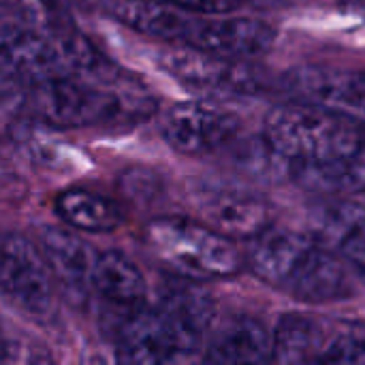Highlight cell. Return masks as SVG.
Instances as JSON below:
<instances>
[{
  "instance_id": "obj_1",
  "label": "cell",
  "mask_w": 365,
  "mask_h": 365,
  "mask_svg": "<svg viewBox=\"0 0 365 365\" xmlns=\"http://www.w3.org/2000/svg\"><path fill=\"white\" fill-rule=\"evenodd\" d=\"M246 263L259 280L304 304L353 295V269L314 233L272 225L252 240Z\"/></svg>"
},
{
  "instance_id": "obj_2",
  "label": "cell",
  "mask_w": 365,
  "mask_h": 365,
  "mask_svg": "<svg viewBox=\"0 0 365 365\" xmlns=\"http://www.w3.org/2000/svg\"><path fill=\"white\" fill-rule=\"evenodd\" d=\"M113 15L128 28L167 43H182L199 51L231 60L263 56L276 43V28L255 17H231L229 13H197L150 0H120Z\"/></svg>"
},
{
  "instance_id": "obj_3",
  "label": "cell",
  "mask_w": 365,
  "mask_h": 365,
  "mask_svg": "<svg viewBox=\"0 0 365 365\" xmlns=\"http://www.w3.org/2000/svg\"><path fill=\"white\" fill-rule=\"evenodd\" d=\"M26 105L34 118L58 128L103 126L143 118L152 101L122 71L109 75H58L26 88Z\"/></svg>"
},
{
  "instance_id": "obj_4",
  "label": "cell",
  "mask_w": 365,
  "mask_h": 365,
  "mask_svg": "<svg viewBox=\"0 0 365 365\" xmlns=\"http://www.w3.org/2000/svg\"><path fill=\"white\" fill-rule=\"evenodd\" d=\"M361 122L323 107L293 103L267 113L261 141L287 178L299 169L321 167L365 143Z\"/></svg>"
},
{
  "instance_id": "obj_5",
  "label": "cell",
  "mask_w": 365,
  "mask_h": 365,
  "mask_svg": "<svg viewBox=\"0 0 365 365\" xmlns=\"http://www.w3.org/2000/svg\"><path fill=\"white\" fill-rule=\"evenodd\" d=\"M148 242L173 272L199 282L235 276L244 263L233 237L203 220L156 218L148 225Z\"/></svg>"
},
{
  "instance_id": "obj_6",
  "label": "cell",
  "mask_w": 365,
  "mask_h": 365,
  "mask_svg": "<svg viewBox=\"0 0 365 365\" xmlns=\"http://www.w3.org/2000/svg\"><path fill=\"white\" fill-rule=\"evenodd\" d=\"M203 336L188 329L160 304L133 308L118 331V359L124 364H175L190 359Z\"/></svg>"
},
{
  "instance_id": "obj_7",
  "label": "cell",
  "mask_w": 365,
  "mask_h": 365,
  "mask_svg": "<svg viewBox=\"0 0 365 365\" xmlns=\"http://www.w3.org/2000/svg\"><path fill=\"white\" fill-rule=\"evenodd\" d=\"M53 272L38 248L17 233L2 240L0 287L4 297L34 321H47L56 312Z\"/></svg>"
},
{
  "instance_id": "obj_8",
  "label": "cell",
  "mask_w": 365,
  "mask_h": 365,
  "mask_svg": "<svg viewBox=\"0 0 365 365\" xmlns=\"http://www.w3.org/2000/svg\"><path fill=\"white\" fill-rule=\"evenodd\" d=\"M158 64L180 86L205 94L246 96L263 90V75L248 60H231L192 47L158 53Z\"/></svg>"
},
{
  "instance_id": "obj_9",
  "label": "cell",
  "mask_w": 365,
  "mask_h": 365,
  "mask_svg": "<svg viewBox=\"0 0 365 365\" xmlns=\"http://www.w3.org/2000/svg\"><path fill=\"white\" fill-rule=\"evenodd\" d=\"M242 130V120L212 103V101H184L171 107L165 115L160 133L167 145L184 156H205L222 150Z\"/></svg>"
},
{
  "instance_id": "obj_10",
  "label": "cell",
  "mask_w": 365,
  "mask_h": 365,
  "mask_svg": "<svg viewBox=\"0 0 365 365\" xmlns=\"http://www.w3.org/2000/svg\"><path fill=\"white\" fill-rule=\"evenodd\" d=\"M282 83L297 103L323 107L365 124V71L302 66L289 71Z\"/></svg>"
},
{
  "instance_id": "obj_11",
  "label": "cell",
  "mask_w": 365,
  "mask_h": 365,
  "mask_svg": "<svg viewBox=\"0 0 365 365\" xmlns=\"http://www.w3.org/2000/svg\"><path fill=\"white\" fill-rule=\"evenodd\" d=\"M199 210L203 222L233 240H255L274 225V210L263 197L235 188L203 192Z\"/></svg>"
},
{
  "instance_id": "obj_12",
  "label": "cell",
  "mask_w": 365,
  "mask_h": 365,
  "mask_svg": "<svg viewBox=\"0 0 365 365\" xmlns=\"http://www.w3.org/2000/svg\"><path fill=\"white\" fill-rule=\"evenodd\" d=\"M38 248L43 250L56 280L73 293L92 291V276L98 259L86 240H81L71 229L43 227L38 231Z\"/></svg>"
},
{
  "instance_id": "obj_13",
  "label": "cell",
  "mask_w": 365,
  "mask_h": 365,
  "mask_svg": "<svg viewBox=\"0 0 365 365\" xmlns=\"http://www.w3.org/2000/svg\"><path fill=\"white\" fill-rule=\"evenodd\" d=\"M314 235L336 250L365 282V205L334 201L317 210Z\"/></svg>"
},
{
  "instance_id": "obj_14",
  "label": "cell",
  "mask_w": 365,
  "mask_h": 365,
  "mask_svg": "<svg viewBox=\"0 0 365 365\" xmlns=\"http://www.w3.org/2000/svg\"><path fill=\"white\" fill-rule=\"evenodd\" d=\"M210 364H261L274 361V334L255 319L229 323L207 346Z\"/></svg>"
},
{
  "instance_id": "obj_15",
  "label": "cell",
  "mask_w": 365,
  "mask_h": 365,
  "mask_svg": "<svg viewBox=\"0 0 365 365\" xmlns=\"http://www.w3.org/2000/svg\"><path fill=\"white\" fill-rule=\"evenodd\" d=\"M92 291H96L105 302L133 310L143 306L145 297V278L141 269L122 252L105 250L98 252L94 276H92Z\"/></svg>"
},
{
  "instance_id": "obj_16",
  "label": "cell",
  "mask_w": 365,
  "mask_h": 365,
  "mask_svg": "<svg viewBox=\"0 0 365 365\" xmlns=\"http://www.w3.org/2000/svg\"><path fill=\"white\" fill-rule=\"evenodd\" d=\"M56 216L71 229L86 233H107L122 222L120 207L92 190L66 188L53 199Z\"/></svg>"
},
{
  "instance_id": "obj_17",
  "label": "cell",
  "mask_w": 365,
  "mask_h": 365,
  "mask_svg": "<svg viewBox=\"0 0 365 365\" xmlns=\"http://www.w3.org/2000/svg\"><path fill=\"white\" fill-rule=\"evenodd\" d=\"M299 188L317 195H359L365 192V143L334 163L299 169L289 175Z\"/></svg>"
},
{
  "instance_id": "obj_18",
  "label": "cell",
  "mask_w": 365,
  "mask_h": 365,
  "mask_svg": "<svg viewBox=\"0 0 365 365\" xmlns=\"http://www.w3.org/2000/svg\"><path fill=\"white\" fill-rule=\"evenodd\" d=\"M274 361H319L325 351L323 329L304 314H284L274 327Z\"/></svg>"
},
{
  "instance_id": "obj_19",
  "label": "cell",
  "mask_w": 365,
  "mask_h": 365,
  "mask_svg": "<svg viewBox=\"0 0 365 365\" xmlns=\"http://www.w3.org/2000/svg\"><path fill=\"white\" fill-rule=\"evenodd\" d=\"M199 280L184 278L182 282L169 284L160 295V306L171 312L180 323H184L195 334L203 336L210 331L216 319L214 299L197 284Z\"/></svg>"
},
{
  "instance_id": "obj_20",
  "label": "cell",
  "mask_w": 365,
  "mask_h": 365,
  "mask_svg": "<svg viewBox=\"0 0 365 365\" xmlns=\"http://www.w3.org/2000/svg\"><path fill=\"white\" fill-rule=\"evenodd\" d=\"M319 361L323 364H365V327H351L340 331L325 351Z\"/></svg>"
},
{
  "instance_id": "obj_21",
  "label": "cell",
  "mask_w": 365,
  "mask_h": 365,
  "mask_svg": "<svg viewBox=\"0 0 365 365\" xmlns=\"http://www.w3.org/2000/svg\"><path fill=\"white\" fill-rule=\"evenodd\" d=\"M150 2L167 4V6H175V9H184V11L214 13V15L231 13L242 4V0H150Z\"/></svg>"
}]
</instances>
